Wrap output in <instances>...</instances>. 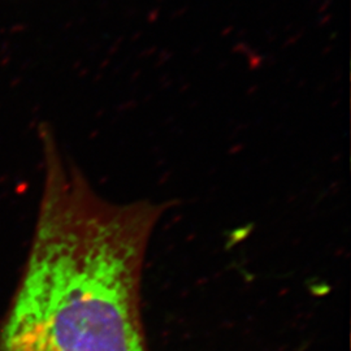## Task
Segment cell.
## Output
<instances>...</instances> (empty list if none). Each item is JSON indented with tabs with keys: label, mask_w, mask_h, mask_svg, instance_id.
I'll list each match as a JSON object with an SVG mask.
<instances>
[{
	"label": "cell",
	"mask_w": 351,
	"mask_h": 351,
	"mask_svg": "<svg viewBox=\"0 0 351 351\" xmlns=\"http://www.w3.org/2000/svg\"><path fill=\"white\" fill-rule=\"evenodd\" d=\"M164 211L155 202L107 201L82 176L45 182L0 351H150L141 287Z\"/></svg>",
	"instance_id": "1"
}]
</instances>
